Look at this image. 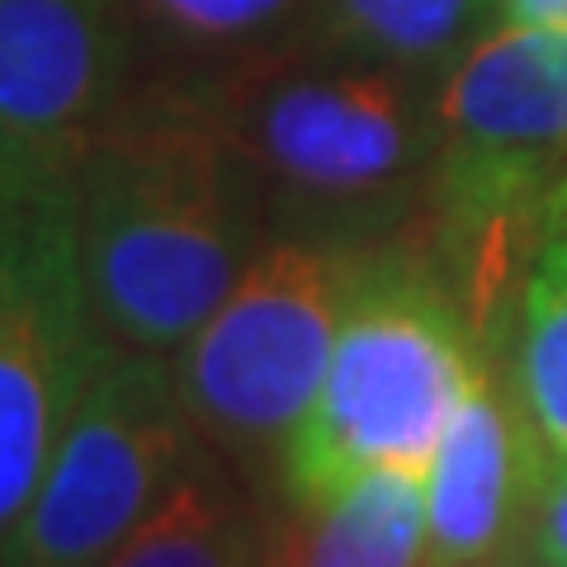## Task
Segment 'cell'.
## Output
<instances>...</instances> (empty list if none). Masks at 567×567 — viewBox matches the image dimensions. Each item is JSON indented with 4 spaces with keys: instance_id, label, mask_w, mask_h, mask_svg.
Here are the masks:
<instances>
[{
    "instance_id": "obj_1",
    "label": "cell",
    "mask_w": 567,
    "mask_h": 567,
    "mask_svg": "<svg viewBox=\"0 0 567 567\" xmlns=\"http://www.w3.org/2000/svg\"><path fill=\"white\" fill-rule=\"evenodd\" d=\"M71 199L100 336L162 360L218 312L270 241L251 171L185 95L133 91L81 156Z\"/></svg>"
},
{
    "instance_id": "obj_2",
    "label": "cell",
    "mask_w": 567,
    "mask_h": 567,
    "mask_svg": "<svg viewBox=\"0 0 567 567\" xmlns=\"http://www.w3.org/2000/svg\"><path fill=\"white\" fill-rule=\"evenodd\" d=\"M185 100L251 171L270 237L379 246L369 241L379 223L425 208L435 156V85L425 76L293 52Z\"/></svg>"
},
{
    "instance_id": "obj_3",
    "label": "cell",
    "mask_w": 567,
    "mask_h": 567,
    "mask_svg": "<svg viewBox=\"0 0 567 567\" xmlns=\"http://www.w3.org/2000/svg\"><path fill=\"white\" fill-rule=\"evenodd\" d=\"M477 379V327L440 256L416 233L364 246L327 379L279 458L289 502H327L369 473L425 477Z\"/></svg>"
},
{
    "instance_id": "obj_4",
    "label": "cell",
    "mask_w": 567,
    "mask_h": 567,
    "mask_svg": "<svg viewBox=\"0 0 567 567\" xmlns=\"http://www.w3.org/2000/svg\"><path fill=\"white\" fill-rule=\"evenodd\" d=\"M567 189V33L492 29L440 71L421 241L483 336Z\"/></svg>"
},
{
    "instance_id": "obj_5",
    "label": "cell",
    "mask_w": 567,
    "mask_h": 567,
    "mask_svg": "<svg viewBox=\"0 0 567 567\" xmlns=\"http://www.w3.org/2000/svg\"><path fill=\"white\" fill-rule=\"evenodd\" d=\"M364 246L270 237L218 312L171 354L204 445L227 464L284 458L327 379Z\"/></svg>"
},
{
    "instance_id": "obj_6",
    "label": "cell",
    "mask_w": 567,
    "mask_h": 567,
    "mask_svg": "<svg viewBox=\"0 0 567 567\" xmlns=\"http://www.w3.org/2000/svg\"><path fill=\"white\" fill-rule=\"evenodd\" d=\"M204 440L162 354L104 346L0 567H104L199 458Z\"/></svg>"
},
{
    "instance_id": "obj_7",
    "label": "cell",
    "mask_w": 567,
    "mask_h": 567,
    "mask_svg": "<svg viewBox=\"0 0 567 567\" xmlns=\"http://www.w3.org/2000/svg\"><path fill=\"white\" fill-rule=\"evenodd\" d=\"M104 346L71 185L0 208V544L39 492Z\"/></svg>"
},
{
    "instance_id": "obj_8",
    "label": "cell",
    "mask_w": 567,
    "mask_h": 567,
    "mask_svg": "<svg viewBox=\"0 0 567 567\" xmlns=\"http://www.w3.org/2000/svg\"><path fill=\"white\" fill-rule=\"evenodd\" d=\"M133 85L118 0H0V208L76 181Z\"/></svg>"
},
{
    "instance_id": "obj_9",
    "label": "cell",
    "mask_w": 567,
    "mask_h": 567,
    "mask_svg": "<svg viewBox=\"0 0 567 567\" xmlns=\"http://www.w3.org/2000/svg\"><path fill=\"white\" fill-rule=\"evenodd\" d=\"M548 454L529 431L516 388L483 364L425 468V567H496L544 483Z\"/></svg>"
},
{
    "instance_id": "obj_10",
    "label": "cell",
    "mask_w": 567,
    "mask_h": 567,
    "mask_svg": "<svg viewBox=\"0 0 567 567\" xmlns=\"http://www.w3.org/2000/svg\"><path fill=\"white\" fill-rule=\"evenodd\" d=\"M133 39V91L194 95L246 66L293 58L317 0H118Z\"/></svg>"
},
{
    "instance_id": "obj_11",
    "label": "cell",
    "mask_w": 567,
    "mask_h": 567,
    "mask_svg": "<svg viewBox=\"0 0 567 567\" xmlns=\"http://www.w3.org/2000/svg\"><path fill=\"white\" fill-rule=\"evenodd\" d=\"M260 567H425V477L369 473L293 525L265 529Z\"/></svg>"
},
{
    "instance_id": "obj_12",
    "label": "cell",
    "mask_w": 567,
    "mask_h": 567,
    "mask_svg": "<svg viewBox=\"0 0 567 567\" xmlns=\"http://www.w3.org/2000/svg\"><path fill=\"white\" fill-rule=\"evenodd\" d=\"M492 0H317L303 58L435 76L468 48Z\"/></svg>"
},
{
    "instance_id": "obj_13",
    "label": "cell",
    "mask_w": 567,
    "mask_h": 567,
    "mask_svg": "<svg viewBox=\"0 0 567 567\" xmlns=\"http://www.w3.org/2000/svg\"><path fill=\"white\" fill-rule=\"evenodd\" d=\"M265 529L208 445L104 567H256Z\"/></svg>"
},
{
    "instance_id": "obj_14",
    "label": "cell",
    "mask_w": 567,
    "mask_h": 567,
    "mask_svg": "<svg viewBox=\"0 0 567 567\" xmlns=\"http://www.w3.org/2000/svg\"><path fill=\"white\" fill-rule=\"evenodd\" d=\"M511 388L548 464H567V189L548 208L520 275Z\"/></svg>"
},
{
    "instance_id": "obj_15",
    "label": "cell",
    "mask_w": 567,
    "mask_h": 567,
    "mask_svg": "<svg viewBox=\"0 0 567 567\" xmlns=\"http://www.w3.org/2000/svg\"><path fill=\"white\" fill-rule=\"evenodd\" d=\"M529 558L544 567H567V464H548L529 511Z\"/></svg>"
},
{
    "instance_id": "obj_16",
    "label": "cell",
    "mask_w": 567,
    "mask_h": 567,
    "mask_svg": "<svg viewBox=\"0 0 567 567\" xmlns=\"http://www.w3.org/2000/svg\"><path fill=\"white\" fill-rule=\"evenodd\" d=\"M496 29H558L567 33V0H492Z\"/></svg>"
},
{
    "instance_id": "obj_17",
    "label": "cell",
    "mask_w": 567,
    "mask_h": 567,
    "mask_svg": "<svg viewBox=\"0 0 567 567\" xmlns=\"http://www.w3.org/2000/svg\"><path fill=\"white\" fill-rule=\"evenodd\" d=\"M496 567H544V563H535V558H525V563H496Z\"/></svg>"
},
{
    "instance_id": "obj_18",
    "label": "cell",
    "mask_w": 567,
    "mask_h": 567,
    "mask_svg": "<svg viewBox=\"0 0 567 567\" xmlns=\"http://www.w3.org/2000/svg\"><path fill=\"white\" fill-rule=\"evenodd\" d=\"M256 567H260V563H256Z\"/></svg>"
}]
</instances>
